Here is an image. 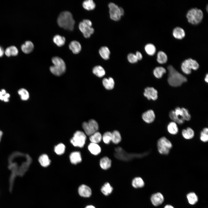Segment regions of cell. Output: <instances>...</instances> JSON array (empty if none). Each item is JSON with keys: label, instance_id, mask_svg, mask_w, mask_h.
Instances as JSON below:
<instances>
[{"label": "cell", "instance_id": "obj_1", "mask_svg": "<svg viewBox=\"0 0 208 208\" xmlns=\"http://www.w3.org/2000/svg\"><path fill=\"white\" fill-rule=\"evenodd\" d=\"M32 159L27 154L16 151L12 153L8 159V168L11 172L9 179V190L12 191L15 179L17 176H23L27 171Z\"/></svg>", "mask_w": 208, "mask_h": 208}, {"label": "cell", "instance_id": "obj_47", "mask_svg": "<svg viewBox=\"0 0 208 208\" xmlns=\"http://www.w3.org/2000/svg\"><path fill=\"white\" fill-rule=\"evenodd\" d=\"M10 94L9 93H7L4 96L3 100L5 102H8L9 101V98L10 97Z\"/></svg>", "mask_w": 208, "mask_h": 208}, {"label": "cell", "instance_id": "obj_16", "mask_svg": "<svg viewBox=\"0 0 208 208\" xmlns=\"http://www.w3.org/2000/svg\"><path fill=\"white\" fill-rule=\"evenodd\" d=\"M34 48L33 43L30 41H27L21 46L22 51L25 54H29L31 53Z\"/></svg>", "mask_w": 208, "mask_h": 208}, {"label": "cell", "instance_id": "obj_15", "mask_svg": "<svg viewBox=\"0 0 208 208\" xmlns=\"http://www.w3.org/2000/svg\"><path fill=\"white\" fill-rule=\"evenodd\" d=\"M78 192L79 195L84 197H89L92 194V191L90 188L85 185H80L78 189Z\"/></svg>", "mask_w": 208, "mask_h": 208}, {"label": "cell", "instance_id": "obj_51", "mask_svg": "<svg viewBox=\"0 0 208 208\" xmlns=\"http://www.w3.org/2000/svg\"><path fill=\"white\" fill-rule=\"evenodd\" d=\"M1 92L4 95H5L7 93L5 90L4 89H2L1 90Z\"/></svg>", "mask_w": 208, "mask_h": 208}, {"label": "cell", "instance_id": "obj_46", "mask_svg": "<svg viewBox=\"0 0 208 208\" xmlns=\"http://www.w3.org/2000/svg\"><path fill=\"white\" fill-rule=\"evenodd\" d=\"M138 60H141L142 58V53L139 51H137L135 54Z\"/></svg>", "mask_w": 208, "mask_h": 208}, {"label": "cell", "instance_id": "obj_21", "mask_svg": "<svg viewBox=\"0 0 208 208\" xmlns=\"http://www.w3.org/2000/svg\"><path fill=\"white\" fill-rule=\"evenodd\" d=\"M70 159L71 162L73 164H76L80 162L82 159L80 153L77 151L72 153L70 155Z\"/></svg>", "mask_w": 208, "mask_h": 208}, {"label": "cell", "instance_id": "obj_17", "mask_svg": "<svg viewBox=\"0 0 208 208\" xmlns=\"http://www.w3.org/2000/svg\"><path fill=\"white\" fill-rule=\"evenodd\" d=\"M172 35L175 38L181 39L184 37L185 34L184 30L182 28L177 27L173 29Z\"/></svg>", "mask_w": 208, "mask_h": 208}, {"label": "cell", "instance_id": "obj_31", "mask_svg": "<svg viewBox=\"0 0 208 208\" xmlns=\"http://www.w3.org/2000/svg\"><path fill=\"white\" fill-rule=\"evenodd\" d=\"M166 70L165 68L162 66L156 67L153 70V74L155 77L161 78L164 74L166 73Z\"/></svg>", "mask_w": 208, "mask_h": 208}, {"label": "cell", "instance_id": "obj_4", "mask_svg": "<svg viewBox=\"0 0 208 208\" xmlns=\"http://www.w3.org/2000/svg\"><path fill=\"white\" fill-rule=\"evenodd\" d=\"M54 65L50 66L51 72L54 75L60 76L64 74L66 70V66L64 61L58 57H54L52 59Z\"/></svg>", "mask_w": 208, "mask_h": 208}, {"label": "cell", "instance_id": "obj_42", "mask_svg": "<svg viewBox=\"0 0 208 208\" xmlns=\"http://www.w3.org/2000/svg\"><path fill=\"white\" fill-rule=\"evenodd\" d=\"M65 146L62 143H60L54 147V151L57 155H61L63 154L65 151Z\"/></svg>", "mask_w": 208, "mask_h": 208}, {"label": "cell", "instance_id": "obj_48", "mask_svg": "<svg viewBox=\"0 0 208 208\" xmlns=\"http://www.w3.org/2000/svg\"><path fill=\"white\" fill-rule=\"evenodd\" d=\"M4 51L3 48L0 46V57H2L4 55Z\"/></svg>", "mask_w": 208, "mask_h": 208}, {"label": "cell", "instance_id": "obj_36", "mask_svg": "<svg viewBox=\"0 0 208 208\" xmlns=\"http://www.w3.org/2000/svg\"><path fill=\"white\" fill-rule=\"evenodd\" d=\"M53 41L58 47H61L64 45L65 38L64 36L59 35H55L53 38Z\"/></svg>", "mask_w": 208, "mask_h": 208}, {"label": "cell", "instance_id": "obj_35", "mask_svg": "<svg viewBox=\"0 0 208 208\" xmlns=\"http://www.w3.org/2000/svg\"><path fill=\"white\" fill-rule=\"evenodd\" d=\"M157 60L159 64H165L167 62L168 60L167 55L164 52L160 51L157 54Z\"/></svg>", "mask_w": 208, "mask_h": 208}, {"label": "cell", "instance_id": "obj_3", "mask_svg": "<svg viewBox=\"0 0 208 208\" xmlns=\"http://www.w3.org/2000/svg\"><path fill=\"white\" fill-rule=\"evenodd\" d=\"M75 23L72 14L68 11L61 13L57 19V23L60 27L70 31L73 30Z\"/></svg>", "mask_w": 208, "mask_h": 208}, {"label": "cell", "instance_id": "obj_55", "mask_svg": "<svg viewBox=\"0 0 208 208\" xmlns=\"http://www.w3.org/2000/svg\"><path fill=\"white\" fill-rule=\"evenodd\" d=\"M208 5H207V11H208Z\"/></svg>", "mask_w": 208, "mask_h": 208}, {"label": "cell", "instance_id": "obj_32", "mask_svg": "<svg viewBox=\"0 0 208 208\" xmlns=\"http://www.w3.org/2000/svg\"><path fill=\"white\" fill-rule=\"evenodd\" d=\"M92 72L94 75L99 77H103L105 74L104 69L100 65L94 67L93 69Z\"/></svg>", "mask_w": 208, "mask_h": 208}, {"label": "cell", "instance_id": "obj_38", "mask_svg": "<svg viewBox=\"0 0 208 208\" xmlns=\"http://www.w3.org/2000/svg\"><path fill=\"white\" fill-rule=\"evenodd\" d=\"M144 49L146 53L151 56L154 55L156 51L155 47L151 43L147 44L145 46Z\"/></svg>", "mask_w": 208, "mask_h": 208}, {"label": "cell", "instance_id": "obj_24", "mask_svg": "<svg viewBox=\"0 0 208 208\" xmlns=\"http://www.w3.org/2000/svg\"><path fill=\"white\" fill-rule=\"evenodd\" d=\"M99 53L101 56L105 60L109 59L110 54V51L106 46L101 47L99 49Z\"/></svg>", "mask_w": 208, "mask_h": 208}, {"label": "cell", "instance_id": "obj_40", "mask_svg": "<svg viewBox=\"0 0 208 208\" xmlns=\"http://www.w3.org/2000/svg\"><path fill=\"white\" fill-rule=\"evenodd\" d=\"M18 94L20 96L21 99L23 101H27L29 97V94L28 91L24 88H21L18 92Z\"/></svg>", "mask_w": 208, "mask_h": 208}, {"label": "cell", "instance_id": "obj_14", "mask_svg": "<svg viewBox=\"0 0 208 208\" xmlns=\"http://www.w3.org/2000/svg\"><path fill=\"white\" fill-rule=\"evenodd\" d=\"M155 115L153 110L150 109L144 112L142 115L143 120L147 123L153 122L155 119Z\"/></svg>", "mask_w": 208, "mask_h": 208}, {"label": "cell", "instance_id": "obj_27", "mask_svg": "<svg viewBox=\"0 0 208 208\" xmlns=\"http://www.w3.org/2000/svg\"><path fill=\"white\" fill-rule=\"evenodd\" d=\"M186 197L188 203L192 205H195L198 201V196L194 192L188 193L186 195Z\"/></svg>", "mask_w": 208, "mask_h": 208}, {"label": "cell", "instance_id": "obj_54", "mask_svg": "<svg viewBox=\"0 0 208 208\" xmlns=\"http://www.w3.org/2000/svg\"><path fill=\"white\" fill-rule=\"evenodd\" d=\"M3 134V132L1 131L0 130V142L1 141Z\"/></svg>", "mask_w": 208, "mask_h": 208}, {"label": "cell", "instance_id": "obj_10", "mask_svg": "<svg viewBox=\"0 0 208 208\" xmlns=\"http://www.w3.org/2000/svg\"><path fill=\"white\" fill-rule=\"evenodd\" d=\"M82 127L86 134L89 136L97 131L99 127L98 123L94 119H91L88 122H83Z\"/></svg>", "mask_w": 208, "mask_h": 208}, {"label": "cell", "instance_id": "obj_45", "mask_svg": "<svg viewBox=\"0 0 208 208\" xmlns=\"http://www.w3.org/2000/svg\"><path fill=\"white\" fill-rule=\"evenodd\" d=\"M127 58L129 62L131 63L137 62L138 60L135 54L130 53L127 55Z\"/></svg>", "mask_w": 208, "mask_h": 208}, {"label": "cell", "instance_id": "obj_2", "mask_svg": "<svg viewBox=\"0 0 208 208\" xmlns=\"http://www.w3.org/2000/svg\"><path fill=\"white\" fill-rule=\"evenodd\" d=\"M167 68L169 72L168 81L171 86L174 87L179 86L187 81V78L172 65L168 66Z\"/></svg>", "mask_w": 208, "mask_h": 208}, {"label": "cell", "instance_id": "obj_49", "mask_svg": "<svg viewBox=\"0 0 208 208\" xmlns=\"http://www.w3.org/2000/svg\"><path fill=\"white\" fill-rule=\"evenodd\" d=\"M164 208H175L173 206L168 204L165 205Z\"/></svg>", "mask_w": 208, "mask_h": 208}, {"label": "cell", "instance_id": "obj_9", "mask_svg": "<svg viewBox=\"0 0 208 208\" xmlns=\"http://www.w3.org/2000/svg\"><path fill=\"white\" fill-rule=\"evenodd\" d=\"M86 139L85 133L82 131H78L75 133L70 142L74 146L82 148L85 143Z\"/></svg>", "mask_w": 208, "mask_h": 208}, {"label": "cell", "instance_id": "obj_6", "mask_svg": "<svg viewBox=\"0 0 208 208\" xmlns=\"http://www.w3.org/2000/svg\"><path fill=\"white\" fill-rule=\"evenodd\" d=\"M157 146L159 152L161 154L167 155L172 147L171 142L165 137L159 138L157 141Z\"/></svg>", "mask_w": 208, "mask_h": 208}, {"label": "cell", "instance_id": "obj_29", "mask_svg": "<svg viewBox=\"0 0 208 208\" xmlns=\"http://www.w3.org/2000/svg\"><path fill=\"white\" fill-rule=\"evenodd\" d=\"M101 190V192L104 195L108 196L112 192L113 189L109 183L107 182L102 186Z\"/></svg>", "mask_w": 208, "mask_h": 208}, {"label": "cell", "instance_id": "obj_34", "mask_svg": "<svg viewBox=\"0 0 208 208\" xmlns=\"http://www.w3.org/2000/svg\"><path fill=\"white\" fill-rule=\"evenodd\" d=\"M169 116L170 118L176 123L181 125L184 122L185 120L183 118L179 117L175 114L174 110H171L169 112Z\"/></svg>", "mask_w": 208, "mask_h": 208}, {"label": "cell", "instance_id": "obj_44", "mask_svg": "<svg viewBox=\"0 0 208 208\" xmlns=\"http://www.w3.org/2000/svg\"><path fill=\"white\" fill-rule=\"evenodd\" d=\"M182 113V117L185 120L189 121L191 118V115L188 110L184 108H181Z\"/></svg>", "mask_w": 208, "mask_h": 208}, {"label": "cell", "instance_id": "obj_39", "mask_svg": "<svg viewBox=\"0 0 208 208\" xmlns=\"http://www.w3.org/2000/svg\"><path fill=\"white\" fill-rule=\"evenodd\" d=\"M112 133V141L115 144L119 143L121 140V137L119 132L117 130H115Z\"/></svg>", "mask_w": 208, "mask_h": 208}, {"label": "cell", "instance_id": "obj_7", "mask_svg": "<svg viewBox=\"0 0 208 208\" xmlns=\"http://www.w3.org/2000/svg\"><path fill=\"white\" fill-rule=\"evenodd\" d=\"M108 7L110 18L115 21L119 20L121 18V16L124 14V11L123 9L112 2L109 3Z\"/></svg>", "mask_w": 208, "mask_h": 208}, {"label": "cell", "instance_id": "obj_53", "mask_svg": "<svg viewBox=\"0 0 208 208\" xmlns=\"http://www.w3.org/2000/svg\"><path fill=\"white\" fill-rule=\"evenodd\" d=\"M85 208H95V207L93 205H89L86 206Z\"/></svg>", "mask_w": 208, "mask_h": 208}, {"label": "cell", "instance_id": "obj_37", "mask_svg": "<svg viewBox=\"0 0 208 208\" xmlns=\"http://www.w3.org/2000/svg\"><path fill=\"white\" fill-rule=\"evenodd\" d=\"M83 8L88 10H94L95 8L96 4L92 0H87L84 1L82 3Z\"/></svg>", "mask_w": 208, "mask_h": 208}, {"label": "cell", "instance_id": "obj_8", "mask_svg": "<svg viewBox=\"0 0 208 208\" xmlns=\"http://www.w3.org/2000/svg\"><path fill=\"white\" fill-rule=\"evenodd\" d=\"M199 65L195 60L190 58L186 59L182 63L181 69L182 71L186 74H190L191 73L192 69L197 70Z\"/></svg>", "mask_w": 208, "mask_h": 208}, {"label": "cell", "instance_id": "obj_52", "mask_svg": "<svg viewBox=\"0 0 208 208\" xmlns=\"http://www.w3.org/2000/svg\"><path fill=\"white\" fill-rule=\"evenodd\" d=\"M205 82H207V83H208V74H207V75H206V76L205 77Z\"/></svg>", "mask_w": 208, "mask_h": 208}, {"label": "cell", "instance_id": "obj_12", "mask_svg": "<svg viewBox=\"0 0 208 208\" xmlns=\"http://www.w3.org/2000/svg\"><path fill=\"white\" fill-rule=\"evenodd\" d=\"M150 200L152 204L155 206H158L162 204L164 202V198L160 192H157L153 194L151 196Z\"/></svg>", "mask_w": 208, "mask_h": 208}, {"label": "cell", "instance_id": "obj_22", "mask_svg": "<svg viewBox=\"0 0 208 208\" xmlns=\"http://www.w3.org/2000/svg\"><path fill=\"white\" fill-rule=\"evenodd\" d=\"M88 148L90 152L94 155H99L101 151V148L97 144L91 142L88 145Z\"/></svg>", "mask_w": 208, "mask_h": 208}, {"label": "cell", "instance_id": "obj_33", "mask_svg": "<svg viewBox=\"0 0 208 208\" xmlns=\"http://www.w3.org/2000/svg\"><path fill=\"white\" fill-rule=\"evenodd\" d=\"M102 139V136L99 131H97L90 136L89 140L91 143L97 144Z\"/></svg>", "mask_w": 208, "mask_h": 208}, {"label": "cell", "instance_id": "obj_23", "mask_svg": "<svg viewBox=\"0 0 208 208\" xmlns=\"http://www.w3.org/2000/svg\"><path fill=\"white\" fill-rule=\"evenodd\" d=\"M4 53L8 57H10L11 56H15L18 55V51L16 46H11L6 48L4 51Z\"/></svg>", "mask_w": 208, "mask_h": 208}, {"label": "cell", "instance_id": "obj_50", "mask_svg": "<svg viewBox=\"0 0 208 208\" xmlns=\"http://www.w3.org/2000/svg\"><path fill=\"white\" fill-rule=\"evenodd\" d=\"M4 95L3 94L1 91H0V100L3 101Z\"/></svg>", "mask_w": 208, "mask_h": 208}, {"label": "cell", "instance_id": "obj_43", "mask_svg": "<svg viewBox=\"0 0 208 208\" xmlns=\"http://www.w3.org/2000/svg\"><path fill=\"white\" fill-rule=\"evenodd\" d=\"M112 133L109 131L105 133L102 136V139L104 142L107 144H109L112 141Z\"/></svg>", "mask_w": 208, "mask_h": 208}, {"label": "cell", "instance_id": "obj_19", "mask_svg": "<svg viewBox=\"0 0 208 208\" xmlns=\"http://www.w3.org/2000/svg\"><path fill=\"white\" fill-rule=\"evenodd\" d=\"M111 160L107 157L101 158L100 161V165L101 168L104 170H107L110 168L111 166Z\"/></svg>", "mask_w": 208, "mask_h": 208}, {"label": "cell", "instance_id": "obj_41", "mask_svg": "<svg viewBox=\"0 0 208 208\" xmlns=\"http://www.w3.org/2000/svg\"><path fill=\"white\" fill-rule=\"evenodd\" d=\"M200 139L201 141L204 142H206L208 141V129L207 128H204L201 131Z\"/></svg>", "mask_w": 208, "mask_h": 208}, {"label": "cell", "instance_id": "obj_28", "mask_svg": "<svg viewBox=\"0 0 208 208\" xmlns=\"http://www.w3.org/2000/svg\"><path fill=\"white\" fill-rule=\"evenodd\" d=\"M132 185L135 188H141L144 187L145 183L144 180L141 177H136L133 179Z\"/></svg>", "mask_w": 208, "mask_h": 208}, {"label": "cell", "instance_id": "obj_30", "mask_svg": "<svg viewBox=\"0 0 208 208\" xmlns=\"http://www.w3.org/2000/svg\"><path fill=\"white\" fill-rule=\"evenodd\" d=\"M39 162L43 167H47L50 164L51 161L48 156L46 154H43L40 156L38 159Z\"/></svg>", "mask_w": 208, "mask_h": 208}, {"label": "cell", "instance_id": "obj_25", "mask_svg": "<svg viewBox=\"0 0 208 208\" xmlns=\"http://www.w3.org/2000/svg\"><path fill=\"white\" fill-rule=\"evenodd\" d=\"M168 132L171 134H177L179 132V129L176 123L173 121L170 122L167 126Z\"/></svg>", "mask_w": 208, "mask_h": 208}, {"label": "cell", "instance_id": "obj_5", "mask_svg": "<svg viewBox=\"0 0 208 208\" xmlns=\"http://www.w3.org/2000/svg\"><path fill=\"white\" fill-rule=\"evenodd\" d=\"M203 14L201 10L196 8L190 10L186 14L188 22L192 24L196 25L202 21Z\"/></svg>", "mask_w": 208, "mask_h": 208}, {"label": "cell", "instance_id": "obj_20", "mask_svg": "<svg viewBox=\"0 0 208 208\" xmlns=\"http://www.w3.org/2000/svg\"><path fill=\"white\" fill-rule=\"evenodd\" d=\"M182 135L183 138L187 140L192 139L194 136L195 133L193 130L190 127L182 130Z\"/></svg>", "mask_w": 208, "mask_h": 208}, {"label": "cell", "instance_id": "obj_18", "mask_svg": "<svg viewBox=\"0 0 208 208\" xmlns=\"http://www.w3.org/2000/svg\"><path fill=\"white\" fill-rule=\"evenodd\" d=\"M70 49L75 54L79 53L81 51V47L80 44L76 40L71 41L69 46Z\"/></svg>", "mask_w": 208, "mask_h": 208}, {"label": "cell", "instance_id": "obj_26", "mask_svg": "<svg viewBox=\"0 0 208 208\" xmlns=\"http://www.w3.org/2000/svg\"><path fill=\"white\" fill-rule=\"evenodd\" d=\"M102 83L103 86L107 90H112L114 88V81L112 77H110L108 79L104 78L103 80Z\"/></svg>", "mask_w": 208, "mask_h": 208}, {"label": "cell", "instance_id": "obj_11", "mask_svg": "<svg viewBox=\"0 0 208 208\" xmlns=\"http://www.w3.org/2000/svg\"><path fill=\"white\" fill-rule=\"evenodd\" d=\"M92 26L83 20L79 23V29L85 38H89L94 33V29Z\"/></svg>", "mask_w": 208, "mask_h": 208}, {"label": "cell", "instance_id": "obj_13", "mask_svg": "<svg viewBox=\"0 0 208 208\" xmlns=\"http://www.w3.org/2000/svg\"><path fill=\"white\" fill-rule=\"evenodd\" d=\"M144 96L149 100L155 101L158 98V92L156 90L152 87H147L144 90Z\"/></svg>", "mask_w": 208, "mask_h": 208}]
</instances>
